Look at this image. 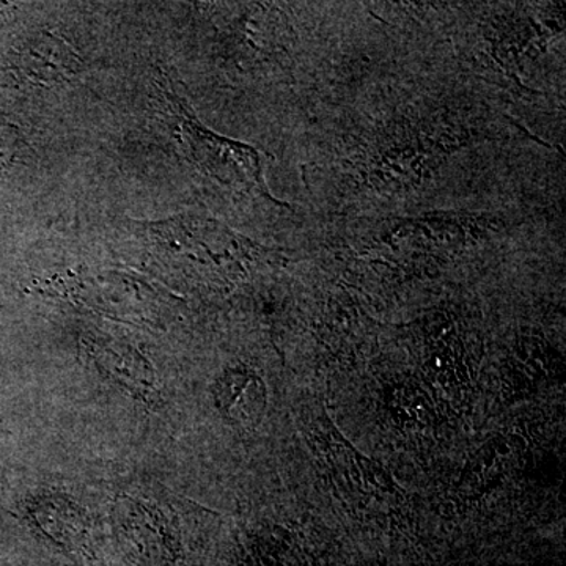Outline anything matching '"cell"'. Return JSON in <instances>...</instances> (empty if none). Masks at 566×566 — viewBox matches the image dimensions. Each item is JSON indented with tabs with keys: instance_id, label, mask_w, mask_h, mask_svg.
<instances>
[{
	"instance_id": "obj_2",
	"label": "cell",
	"mask_w": 566,
	"mask_h": 566,
	"mask_svg": "<svg viewBox=\"0 0 566 566\" xmlns=\"http://www.w3.org/2000/svg\"><path fill=\"white\" fill-rule=\"evenodd\" d=\"M216 403L226 415L240 422L255 424L266 405V390L252 371L232 370L216 382Z\"/></svg>"
},
{
	"instance_id": "obj_3",
	"label": "cell",
	"mask_w": 566,
	"mask_h": 566,
	"mask_svg": "<svg viewBox=\"0 0 566 566\" xmlns=\"http://www.w3.org/2000/svg\"><path fill=\"white\" fill-rule=\"evenodd\" d=\"M18 148H20V142H18L17 132L10 126L0 125V170L13 163Z\"/></svg>"
},
{
	"instance_id": "obj_1",
	"label": "cell",
	"mask_w": 566,
	"mask_h": 566,
	"mask_svg": "<svg viewBox=\"0 0 566 566\" xmlns=\"http://www.w3.org/2000/svg\"><path fill=\"white\" fill-rule=\"evenodd\" d=\"M84 69L80 52L54 33H41L18 52L17 70L28 84L57 85Z\"/></svg>"
}]
</instances>
